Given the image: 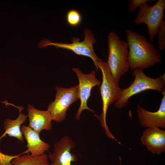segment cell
<instances>
[{
  "label": "cell",
  "mask_w": 165,
  "mask_h": 165,
  "mask_svg": "<svg viewBox=\"0 0 165 165\" xmlns=\"http://www.w3.org/2000/svg\"><path fill=\"white\" fill-rule=\"evenodd\" d=\"M155 1V0H130L128 6V10L130 12H133L137 8L145 3L153 2Z\"/></svg>",
  "instance_id": "18"
},
{
  "label": "cell",
  "mask_w": 165,
  "mask_h": 165,
  "mask_svg": "<svg viewBox=\"0 0 165 165\" xmlns=\"http://www.w3.org/2000/svg\"><path fill=\"white\" fill-rule=\"evenodd\" d=\"M18 155L12 156L5 154L0 150V165H13L12 160Z\"/></svg>",
  "instance_id": "19"
},
{
  "label": "cell",
  "mask_w": 165,
  "mask_h": 165,
  "mask_svg": "<svg viewBox=\"0 0 165 165\" xmlns=\"http://www.w3.org/2000/svg\"><path fill=\"white\" fill-rule=\"evenodd\" d=\"M141 143L153 154H159L165 151V131L158 127H148L141 137Z\"/></svg>",
  "instance_id": "11"
},
{
  "label": "cell",
  "mask_w": 165,
  "mask_h": 165,
  "mask_svg": "<svg viewBox=\"0 0 165 165\" xmlns=\"http://www.w3.org/2000/svg\"><path fill=\"white\" fill-rule=\"evenodd\" d=\"M126 36L129 48L128 60L131 69L137 68L144 69L161 61L160 51L145 36L128 29L126 30Z\"/></svg>",
  "instance_id": "1"
},
{
  "label": "cell",
  "mask_w": 165,
  "mask_h": 165,
  "mask_svg": "<svg viewBox=\"0 0 165 165\" xmlns=\"http://www.w3.org/2000/svg\"><path fill=\"white\" fill-rule=\"evenodd\" d=\"M163 97L157 111L151 112L139 105L137 106V111L139 123L143 127H157L165 128V90L162 92Z\"/></svg>",
  "instance_id": "10"
},
{
  "label": "cell",
  "mask_w": 165,
  "mask_h": 165,
  "mask_svg": "<svg viewBox=\"0 0 165 165\" xmlns=\"http://www.w3.org/2000/svg\"><path fill=\"white\" fill-rule=\"evenodd\" d=\"M84 40L79 42L78 38H73L72 43H67L62 42H52L49 40L44 39L39 43L38 47L42 48L49 46H53L56 48L67 49L73 51L75 54L90 58L93 61L97 72L99 69L97 65L98 62L101 60L95 53L93 45L96 43V40L92 31L89 29H86L84 31Z\"/></svg>",
  "instance_id": "5"
},
{
  "label": "cell",
  "mask_w": 165,
  "mask_h": 165,
  "mask_svg": "<svg viewBox=\"0 0 165 165\" xmlns=\"http://www.w3.org/2000/svg\"><path fill=\"white\" fill-rule=\"evenodd\" d=\"M75 147L74 142L69 137L62 138L55 144L53 152L49 154L48 158L52 162L49 165H72L77 159L71 152Z\"/></svg>",
  "instance_id": "9"
},
{
  "label": "cell",
  "mask_w": 165,
  "mask_h": 165,
  "mask_svg": "<svg viewBox=\"0 0 165 165\" xmlns=\"http://www.w3.org/2000/svg\"><path fill=\"white\" fill-rule=\"evenodd\" d=\"M66 20L68 24L72 26H76L82 21L81 15L77 10L72 9L68 11L66 14Z\"/></svg>",
  "instance_id": "16"
},
{
  "label": "cell",
  "mask_w": 165,
  "mask_h": 165,
  "mask_svg": "<svg viewBox=\"0 0 165 165\" xmlns=\"http://www.w3.org/2000/svg\"><path fill=\"white\" fill-rule=\"evenodd\" d=\"M21 130L27 140L26 147L28 151L31 152V155L40 156L49 150V144L42 141L40 138L39 134L29 126H23Z\"/></svg>",
  "instance_id": "13"
},
{
  "label": "cell",
  "mask_w": 165,
  "mask_h": 165,
  "mask_svg": "<svg viewBox=\"0 0 165 165\" xmlns=\"http://www.w3.org/2000/svg\"><path fill=\"white\" fill-rule=\"evenodd\" d=\"M97 65L102 74V82L100 90L102 107L101 115L96 116L99 120L101 125L107 137L116 141L107 126L106 117L109 106L120 98L122 89L114 80L107 63L101 59L98 62Z\"/></svg>",
  "instance_id": "2"
},
{
  "label": "cell",
  "mask_w": 165,
  "mask_h": 165,
  "mask_svg": "<svg viewBox=\"0 0 165 165\" xmlns=\"http://www.w3.org/2000/svg\"><path fill=\"white\" fill-rule=\"evenodd\" d=\"M108 42L109 53L106 63L114 80L118 84L129 68L128 44L113 31L108 35Z\"/></svg>",
  "instance_id": "3"
},
{
  "label": "cell",
  "mask_w": 165,
  "mask_h": 165,
  "mask_svg": "<svg viewBox=\"0 0 165 165\" xmlns=\"http://www.w3.org/2000/svg\"><path fill=\"white\" fill-rule=\"evenodd\" d=\"M158 34V49L163 50L165 48V21L163 20L159 27Z\"/></svg>",
  "instance_id": "17"
},
{
  "label": "cell",
  "mask_w": 165,
  "mask_h": 165,
  "mask_svg": "<svg viewBox=\"0 0 165 165\" xmlns=\"http://www.w3.org/2000/svg\"><path fill=\"white\" fill-rule=\"evenodd\" d=\"M72 69L76 74L79 81L78 85L80 105L76 113L75 117L76 119L78 120L83 110H86L93 112L94 111L88 106L87 102L90 97L92 89L96 86H99L101 82L96 78V73L94 70L86 74L82 73L78 68H74Z\"/></svg>",
  "instance_id": "8"
},
{
  "label": "cell",
  "mask_w": 165,
  "mask_h": 165,
  "mask_svg": "<svg viewBox=\"0 0 165 165\" xmlns=\"http://www.w3.org/2000/svg\"><path fill=\"white\" fill-rule=\"evenodd\" d=\"M144 70L141 68L133 70L134 81L129 86L122 89L120 98L115 102L116 107L120 109L124 107L131 97L144 91L153 90L162 92L165 90V73L154 79L147 76L144 73Z\"/></svg>",
  "instance_id": "4"
},
{
  "label": "cell",
  "mask_w": 165,
  "mask_h": 165,
  "mask_svg": "<svg viewBox=\"0 0 165 165\" xmlns=\"http://www.w3.org/2000/svg\"><path fill=\"white\" fill-rule=\"evenodd\" d=\"M55 100L47 107L52 120L57 122L63 121L70 106L79 99L78 85L68 88L56 86Z\"/></svg>",
  "instance_id": "7"
},
{
  "label": "cell",
  "mask_w": 165,
  "mask_h": 165,
  "mask_svg": "<svg viewBox=\"0 0 165 165\" xmlns=\"http://www.w3.org/2000/svg\"><path fill=\"white\" fill-rule=\"evenodd\" d=\"M139 7L134 23L136 25L142 23L146 25L149 41L151 42L157 34L160 25L164 16L165 0H158L152 6L146 3Z\"/></svg>",
  "instance_id": "6"
},
{
  "label": "cell",
  "mask_w": 165,
  "mask_h": 165,
  "mask_svg": "<svg viewBox=\"0 0 165 165\" xmlns=\"http://www.w3.org/2000/svg\"><path fill=\"white\" fill-rule=\"evenodd\" d=\"M14 158L12 161L13 165H49L48 156L45 154L39 156H34L29 153Z\"/></svg>",
  "instance_id": "15"
},
{
  "label": "cell",
  "mask_w": 165,
  "mask_h": 165,
  "mask_svg": "<svg viewBox=\"0 0 165 165\" xmlns=\"http://www.w3.org/2000/svg\"><path fill=\"white\" fill-rule=\"evenodd\" d=\"M28 105L29 126L39 134L42 130H50L52 129L51 122L53 120L49 112L47 110H38L31 105Z\"/></svg>",
  "instance_id": "12"
},
{
  "label": "cell",
  "mask_w": 165,
  "mask_h": 165,
  "mask_svg": "<svg viewBox=\"0 0 165 165\" xmlns=\"http://www.w3.org/2000/svg\"><path fill=\"white\" fill-rule=\"evenodd\" d=\"M16 107L19 111V115L17 118L15 120L11 119H6L4 123V128L5 131L2 136L3 137L6 134L10 137L16 138L23 143L24 142V138L20 129L21 125L26 121L28 116L21 113L24 109L22 106H16L9 103Z\"/></svg>",
  "instance_id": "14"
}]
</instances>
